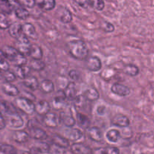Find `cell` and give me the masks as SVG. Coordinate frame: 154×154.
Listing matches in <instances>:
<instances>
[{"mask_svg": "<svg viewBox=\"0 0 154 154\" xmlns=\"http://www.w3.org/2000/svg\"><path fill=\"white\" fill-rule=\"evenodd\" d=\"M75 2L83 8H87L90 5V1H87V0H76Z\"/></svg>", "mask_w": 154, "mask_h": 154, "instance_id": "obj_46", "label": "cell"}, {"mask_svg": "<svg viewBox=\"0 0 154 154\" xmlns=\"http://www.w3.org/2000/svg\"><path fill=\"white\" fill-rule=\"evenodd\" d=\"M84 97L87 100L89 101H96L99 99V93L98 90L94 87H90L84 91Z\"/></svg>", "mask_w": 154, "mask_h": 154, "instance_id": "obj_24", "label": "cell"}, {"mask_svg": "<svg viewBox=\"0 0 154 154\" xmlns=\"http://www.w3.org/2000/svg\"><path fill=\"white\" fill-rule=\"evenodd\" d=\"M2 91L5 94L11 96H17L20 93L19 90L17 88V87H15L14 85L11 84V83H4L2 86Z\"/></svg>", "mask_w": 154, "mask_h": 154, "instance_id": "obj_20", "label": "cell"}, {"mask_svg": "<svg viewBox=\"0 0 154 154\" xmlns=\"http://www.w3.org/2000/svg\"><path fill=\"white\" fill-rule=\"evenodd\" d=\"M39 88L43 93H51L54 90V84L52 81L49 79H45L39 84Z\"/></svg>", "mask_w": 154, "mask_h": 154, "instance_id": "obj_25", "label": "cell"}, {"mask_svg": "<svg viewBox=\"0 0 154 154\" xmlns=\"http://www.w3.org/2000/svg\"><path fill=\"white\" fill-rule=\"evenodd\" d=\"M18 4L20 6H22L24 8H32L35 5L36 2L34 0H20L17 1Z\"/></svg>", "mask_w": 154, "mask_h": 154, "instance_id": "obj_40", "label": "cell"}, {"mask_svg": "<svg viewBox=\"0 0 154 154\" xmlns=\"http://www.w3.org/2000/svg\"><path fill=\"white\" fill-rule=\"evenodd\" d=\"M15 72H16L17 77H18L20 79L24 80L27 77H29V74L30 72V69L29 68V66H19V67H16Z\"/></svg>", "mask_w": 154, "mask_h": 154, "instance_id": "obj_30", "label": "cell"}, {"mask_svg": "<svg viewBox=\"0 0 154 154\" xmlns=\"http://www.w3.org/2000/svg\"><path fill=\"white\" fill-rule=\"evenodd\" d=\"M84 136V133L80 129L75 128H69L64 131V138L69 141H76L81 139Z\"/></svg>", "mask_w": 154, "mask_h": 154, "instance_id": "obj_10", "label": "cell"}, {"mask_svg": "<svg viewBox=\"0 0 154 154\" xmlns=\"http://www.w3.org/2000/svg\"><path fill=\"white\" fill-rule=\"evenodd\" d=\"M69 53L74 58L78 60H87L89 55V49L84 41H72L68 44Z\"/></svg>", "mask_w": 154, "mask_h": 154, "instance_id": "obj_2", "label": "cell"}, {"mask_svg": "<svg viewBox=\"0 0 154 154\" xmlns=\"http://www.w3.org/2000/svg\"><path fill=\"white\" fill-rule=\"evenodd\" d=\"M29 56L32 60H42V57H43V52H42V48L37 45H31Z\"/></svg>", "mask_w": 154, "mask_h": 154, "instance_id": "obj_26", "label": "cell"}, {"mask_svg": "<svg viewBox=\"0 0 154 154\" xmlns=\"http://www.w3.org/2000/svg\"><path fill=\"white\" fill-rule=\"evenodd\" d=\"M120 132L116 129H111L106 132V138L110 142H117L120 139Z\"/></svg>", "mask_w": 154, "mask_h": 154, "instance_id": "obj_29", "label": "cell"}, {"mask_svg": "<svg viewBox=\"0 0 154 154\" xmlns=\"http://www.w3.org/2000/svg\"><path fill=\"white\" fill-rule=\"evenodd\" d=\"M112 123L114 126H120L122 128H126L130 125V120L126 116L123 115V114H119L113 119Z\"/></svg>", "mask_w": 154, "mask_h": 154, "instance_id": "obj_17", "label": "cell"}, {"mask_svg": "<svg viewBox=\"0 0 154 154\" xmlns=\"http://www.w3.org/2000/svg\"><path fill=\"white\" fill-rule=\"evenodd\" d=\"M63 92L66 98L69 99H75L77 96V88L75 83L72 82L68 84Z\"/></svg>", "mask_w": 154, "mask_h": 154, "instance_id": "obj_21", "label": "cell"}, {"mask_svg": "<svg viewBox=\"0 0 154 154\" xmlns=\"http://www.w3.org/2000/svg\"><path fill=\"white\" fill-rule=\"evenodd\" d=\"M0 10L3 14H11L12 11L14 10V8L12 1H2L0 0Z\"/></svg>", "mask_w": 154, "mask_h": 154, "instance_id": "obj_32", "label": "cell"}, {"mask_svg": "<svg viewBox=\"0 0 154 154\" xmlns=\"http://www.w3.org/2000/svg\"><path fill=\"white\" fill-rule=\"evenodd\" d=\"M106 154H120V150L116 147H105Z\"/></svg>", "mask_w": 154, "mask_h": 154, "instance_id": "obj_45", "label": "cell"}, {"mask_svg": "<svg viewBox=\"0 0 154 154\" xmlns=\"http://www.w3.org/2000/svg\"><path fill=\"white\" fill-rule=\"evenodd\" d=\"M0 152L4 154H17V150L10 144L0 143Z\"/></svg>", "mask_w": 154, "mask_h": 154, "instance_id": "obj_35", "label": "cell"}, {"mask_svg": "<svg viewBox=\"0 0 154 154\" xmlns=\"http://www.w3.org/2000/svg\"><path fill=\"white\" fill-rule=\"evenodd\" d=\"M88 136L91 140L94 141H101L102 140V132L97 127H90L88 129Z\"/></svg>", "mask_w": 154, "mask_h": 154, "instance_id": "obj_19", "label": "cell"}, {"mask_svg": "<svg viewBox=\"0 0 154 154\" xmlns=\"http://www.w3.org/2000/svg\"><path fill=\"white\" fill-rule=\"evenodd\" d=\"M123 72L131 77H135L139 74V69L138 66L133 64L126 65L123 69Z\"/></svg>", "mask_w": 154, "mask_h": 154, "instance_id": "obj_27", "label": "cell"}, {"mask_svg": "<svg viewBox=\"0 0 154 154\" xmlns=\"http://www.w3.org/2000/svg\"><path fill=\"white\" fill-rule=\"evenodd\" d=\"M153 139H154V133H153Z\"/></svg>", "mask_w": 154, "mask_h": 154, "instance_id": "obj_53", "label": "cell"}, {"mask_svg": "<svg viewBox=\"0 0 154 154\" xmlns=\"http://www.w3.org/2000/svg\"><path fill=\"white\" fill-rule=\"evenodd\" d=\"M86 66L91 72H99L102 67V61L99 57H95V56L87 57V61H86Z\"/></svg>", "mask_w": 154, "mask_h": 154, "instance_id": "obj_9", "label": "cell"}, {"mask_svg": "<svg viewBox=\"0 0 154 154\" xmlns=\"http://www.w3.org/2000/svg\"><path fill=\"white\" fill-rule=\"evenodd\" d=\"M69 77L72 78V80H75V81H77V80L79 79V77H80V74L78 71L76 70H71L69 72Z\"/></svg>", "mask_w": 154, "mask_h": 154, "instance_id": "obj_47", "label": "cell"}, {"mask_svg": "<svg viewBox=\"0 0 154 154\" xmlns=\"http://www.w3.org/2000/svg\"><path fill=\"white\" fill-rule=\"evenodd\" d=\"M1 54L6 60L11 61L16 67L26 66L27 63V59L25 56L18 52L14 48L11 46H4L0 51Z\"/></svg>", "mask_w": 154, "mask_h": 154, "instance_id": "obj_1", "label": "cell"}, {"mask_svg": "<svg viewBox=\"0 0 154 154\" xmlns=\"http://www.w3.org/2000/svg\"><path fill=\"white\" fill-rule=\"evenodd\" d=\"M51 141H52L53 144H55L59 147H63V148H67L68 147H69V141L64 137L57 135V134H54L51 136Z\"/></svg>", "mask_w": 154, "mask_h": 154, "instance_id": "obj_18", "label": "cell"}, {"mask_svg": "<svg viewBox=\"0 0 154 154\" xmlns=\"http://www.w3.org/2000/svg\"><path fill=\"white\" fill-rule=\"evenodd\" d=\"M22 33L28 38H29L33 40L38 39V34L35 28L32 24L29 23H27L22 26Z\"/></svg>", "mask_w": 154, "mask_h": 154, "instance_id": "obj_13", "label": "cell"}, {"mask_svg": "<svg viewBox=\"0 0 154 154\" xmlns=\"http://www.w3.org/2000/svg\"><path fill=\"white\" fill-rule=\"evenodd\" d=\"M2 78H4V79L5 80L6 82L7 83H11L16 80L17 77H16V75L13 73V72L7 71V72H4Z\"/></svg>", "mask_w": 154, "mask_h": 154, "instance_id": "obj_43", "label": "cell"}, {"mask_svg": "<svg viewBox=\"0 0 154 154\" xmlns=\"http://www.w3.org/2000/svg\"><path fill=\"white\" fill-rule=\"evenodd\" d=\"M96 111L99 114V115H104L106 112V108L105 106H99Z\"/></svg>", "mask_w": 154, "mask_h": 154, "instance_id": "obj_49", "label": "cell"}, {"mask_svg": "<svg viewBox=\"0 0 154 154\" xmlns=\"http://www.w3.org/2000/svg\"><path fill=\"white\" fill-rule=\"evenodd\" d=\"M66 95L63 90H59L52 99V107L55 110H60L64 107L66 102Z\"/></svg>", "mask_w": 154, "mask_h": 154, "instance_id": "obj_8", "label": "cell"}, {"mask_svg": "<svg viewBox=\"0 0 154 154\" xmlns=\"http://www.w3.org/2000/svg\"><path fill=\"white\" fill-rule=\"evenodd\" d=\"M57 18L63 23H69L72 20V14L66 8L60 7L57 11Z\"/></svg>", "mask_w": 154, "mask_h": 154, "instance_id": "obj_12", "label": "cell"}, {"mask_svg": "<svg viewBox=\"0 0 154 154\" xmlns=\"http://www.w3.org/2000/svg\"><path fill=\"white\" fill-rule=\"evenodd\" d=\"M60 117L56 113L48 112L44 116L43 123L46 126L49 128H57L60 124Z\"/></svg>", "mask_w": 154, "mask_h": 154, "instance_id": "obj_6", "label": "cell"}, {"mask_svg": "<svg viewBox=\"0 0 154 154\" xmlns=\"http://www.w3.org/2000/svg\"><path fill=\"white\" fill-rule=\"evenodd\" d=\"M9 68H10V65H9L8 62L0 52V70L3 71V72H7L8 71Z\"/></svg>", "mask_w": 154, "mask_h": 154, "instance_id": "obj_41", "label": "cell"}, {"mask_svg": "<svg viewBox=\"0 0 154 154\" xmlns=\"http://www.w3.org/2000/svg\"><path fill=\"white\" fill-rule=\"evenodd\" d=\"M60 120L63 122V124L68 128H72L76 123V120L72 115H67V114H62Z\"/></svg>", "mask_w": 154, "mask_h": 154, "instance_id": "obj_33", "label": "cell"}, {"mask_svg": "<svg viewBox=\"0 0 154 154\" xmlns=\"http://www.w3.org/2000/svg\"><path fill=\"white\" fill-rule=\"evenodd\" d=\"M27 134L29 138L36 140H45L48 137L47 132L43 129L37 127V126H31L29 128Z\"/></svg>", "mask_w": 154, "mask_h": 154, "instance_id": "obj_7", "label": "cell"}, {"mask_svg": "<svg viewBox=\"0 0 154 154\" xmlns=\"http://www.w3.org/2000/svg\"><path fill=\"white\" fill-rule=\"evenodd\" d=\"M111 90L114 94L122 96V97L129 96L131 93V90L129 87L121 84H118V83L113 84Z\"/></svg>", "mask_w": 154, "mask_h": 154, "instance_id": "obj_11", "label": "cell"}, {"mask_svg": "<svg viewBox=\"0 0 154 154\" xmlns=\"http://www.w3.org/2000/svg\"><path fill=\"white\" fill-rule=\"evenodd\" d=\"M48 153L50 154H67V150H66V148L53 144V145H50Z\"/></svg>", "mask_w": 154, "mask_h": 154, "instance_id": "obj_37", "label": "cell"}, {"mask_svg": "<svg viewBox=\"0 0 154 154\" xmlns=\"http://www.w3.org/2000/svg\"><path fill=\"white\" fill-rule=\"evenodd\" d=\"M14 11L17 17L19 18V19L20 20H26L29 17V13L28 11L20 5L17 7L16 8L14 9Z\"/></svg>", "mask_w": 154, "mask_h": 154, "instance_id": "obj_36", "label": "cell"}, {"mask_svg": "<svg viewBox=\"0 0 154 154\" xmlns=\"http://www.w3.org/2000/svg\"><path fill=\"white\" fill-rule=\"evenodd\" d=\"M12 139L15 142L23 144V143H26L29 141V135L26 131L17 130L14 131L12 134Z\"/></svg>", "mask_w": 154, "mask_h": 154, "instance_id": "obj_16", "label": "cell"}, {"mask_svg": "<svg viewBox=\"0 0 154 154\" xmlns=\"http://www.w3.org/2000/svg\"><path fill=\"white\" fill-rule=\"evenodd\" d=\"M2 76H3V73H2V71L0 70V79H1V78H2Z\"/></svg>", "mask_w": 154, "mask_h": 154, "instance_id": "obj_51", "label": "cell"}, {"mask_svg": "<svg viewBox=\"0 0 154 154\" xmlns=\"http://www.w3.org/2000/svg\"><path fill=\"white\" fill-rule=\"evenodd\" d=\"M5 121L4 117H3L2 114L0 113V130L1 129H3L5 127Z\"/></svg>", "mask_w": 154, "mask_h": 154, "instance_id": "obj_50", "label": "cell"}, {"mask_svg": "<svg viewBox=\"0 0 154 154\" xmlns=\"http://www.w3.org/2000/svg\"><path fill=\"white\" fill-rule=\"evenodd\" d=\"M23 84L29 90L35 91L39 87V83L37 78L33 76H29L23 80Z\"/></svg>", "mask_w": 154, "mask_h": 154, "instance_id": "obj_23", "label": "cell"}, {"mask_svg": "<svg viewBox=\"0 0 154 154\" xmlns=\"http://www.w3.org/2000/svg\"><path fill=\"white\" fill-rule=\"evenodd\" d=\"M36 4L43 10L51 11L56 6V2L54 0H42L36 2Z\"/></svg>", "mask_w": 154, "mask_h": 154, "instance_id": "obj_28", "label": "cell"}, {"mask_svg": "<svg viewBox=\"0 0 154 154\" xmlns=\"http://www.w3.org/2000/svg\"><path fill=\"white\" fill-rule=\"evenodd\" d=\"M92 154H106L105 147H99L92 150Z\"/></svg>", "mask_w": 154, "mask_h": 154, "instance_id": "obj_48", "label": "cell"}, {"mask_svg": "<svg viewBox=\"0 0 154 154\" xmlns=\"http://www.w3.org/2000/svg\"><path fill=\"white\" fill-rule=\"evenodd\" d=\"M90 5L98 11H102L105 8V2L102 0H93V1H90Z\"/></svg>", "mask_w": 154, "mask_h": 154, "instance_id": "obj_42", "label": "cell"}, {"mask_svg": "<svg viewBox=\"0 0 154 154\" xmlns=\"http://www.w3.org/2000/svg\"><path fill=\"white\" fill-rule=\"evenodd\" d=\"M45 66H46V65H45V62H43L42 60H32L30 61L29 68L30 69L36 71V72H40V71L43 70L45 69Z\"/></svg>", "mask_w": 154, "mask_h": 154, "instance_id": "obj_34", "label": "cell"}, {"mask_svg": "<svg viewBox=\"0 0 154 154\" xmlns=\"http://www.w3.org/2000/svg\"><path fill=\"white\" fill-rule=\"evenodd\" d=\"M50 110H51V105L49 102L45 100L39 101L35 105V112L39 115L45 116V114L50 112Z\"/></svg>", "mask_w": 154, "mask_h": 154, "instance_id": "obj_15", "label": "cell"}, {"mask_svg": "<svg viewBox=\"0 0 154 154\" xmlns=\"http://www.w3.org/2000/svg\"><path fill=\"white\" fill-rule=\"evenodd\" d=\"M8 32L11 36L17 39L22 35V25L18 23L11 24L8 28Z\"/></svg>", "mask_w": 154, "mask_h": 154, "instance_id": "obj_22", "label": "cell"}, {"mask_svg": "<svg viewBox=\"0 0 154 154\" xmlns=\"http://www.w3.org/2000/svg\"><path fill=\"white\" fill-rule=\"evenodd\" d=\"M102 29L107 32H113L115 29L114 26L110 22H104V23L102 26Z\"/></svg>", "mask_w": 154, "mask_h": 154, "instance_id": "obj_44", "label": "cell"}, {"mask_svg": "<svg viewBox=\"0 0 154 154\" xmlns=\"http://www.w3.org/2000/svg\"><path fill=\"white\" fill-rule=\"evenodd\" d=\"M70 150L74 154H92L91 149L81 143H75L70 147Z\"/></svg>", "mask_w": 154, "mask_h": 154, "instance_id": "obj_14", "label": "cell"}, {"mask_svg": "<svg viewBox=\"0 0 154 154\" xmlns=\"http://www.w3.org/2000/svg\"><path fill=\"white\" fill-rule=\"evenodd\" d=\"M10 26L11 23L8 20L6 15L0 12V29H8Z\"/></svg>", "mask_w": 154, "mask_h": 154, "instance_id": "obj_39", "label": "cell"}, {"mask_svg": "<svg viewBox=\"0 0 154 154\" xmlns=\"http://www.w3.org/2000/svg\"><path fill=\"white\" fill-rule=\"evenodd\" d=\"M3 117L5 121V124L12 129H20L23 127L24 124L22 117L17 112L5 114Z\"/></svg>", "mask_w": 154, "mask_h": 154, "instance_id": "obj_3", "label": "cell"}, {"mask_svg": "<svg viewBox=\"0 0 154 154\" xmlns=\"http://www.w3.org/2000/svg\"><path fill=\"white\" fill-rule=\"evenodd\" d=\"M36 154H43V153H37Z\"/></svg>", "mask_w": 154, "mask_h": 154, "instance_id": "obj_52", "label": "cell"}, {"mask_svg": "<svg viewBox=\"0 0 154 154\" xmlns=\"http://www.w3.org/2000/svg\"><path fill=\"white\" fill-rule=\"evenodd\" d=\"M17 107L26 114H32L35 112V105L30 99L25 97H19L15 100Z\"/></svg>", "mask_w": 154, "mask_h": 154, "instance_id": "obj_4", "label": "cell"}, {"mask_svg": "<svg viewBox=\"0 0 154 154\" xmlns=\"http://www.w3.org/2000/svg\"><path fill=\"white\" fill-rule=\"evenodd\" d=\"M36 153H47L49 152L50 145L49 144H46V143H38L35 147H34Z\"/></svg>", "mask_w": 154, "mask_h": 154, "instance_id": "obj_38", "label": "cell"}, {"mask_svg": "<svg viewBox=\"0 0 154 154\" xmlns=\"http://www.w3.org/2000/svg\"><path fill=\"white\" fill-rule=\"evenodd\" d=\"M77 117V121L79 123L80 126L81 127L84 128V129H88L89 126H90V119L85 114H81V113H77L76 114Z\"/></svg>", "mask_w": 154, "mask_h": 154, "instance_id": "obj_31", "label": "cell"}, {"mask_svg": "<svg viewBox=\"0 0 154 154\" xmlns=\"http://www.w3.org/2000/svg\"><path fill=\"white\" fill-rule=\"evenodd\" d=\"M15 45H16L15 49L18 52L20 53L23 56H29L31 44H30L28 38H26L24 35L22 34L17 39V42Z\"/></svg>", "mask_w": 154, "mask_h": 154, "instance_id": "obj_5", "label": "cell"}]
</instances>
